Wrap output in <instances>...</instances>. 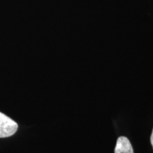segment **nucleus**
<instances>
[{
	"mask_svg": "<svg viewBox=\"0 0 153 153\" xmlns=\"http://www.w3.org/2000/svg\"><path fill=\"white\" fill-rule=\"evenodd\" d=\"M115 153H133L132 145L127 137H118L115 148Z\"/></svg>",
	"mask_w": 153,
	"mask_h": 153,
	"instance_id": "nucleus-2",
	"label": "nucleus"
},
{
	"mask_svg": "<svg viewBox=\"0 0 153 153\" xmlns=\"http://www.w3.org/2000/svg\"><path fill=\"white\" fill-rule=\"evenodd\" d=\"M18 124L11 118L0 112V137H10L16 133Z\"/></svg>",
	"mask_w": 153,
	"mask_h": 153,
	"instance_id": "nucleus-1",
	"label": "nucleus"
},
{
	"mask_svg": "<svg viewBox=\"0 0 153 153\" xmlns=\"http://www.w3.org/2000/svg\"><path fill=\"white\" fill-rule=\"evenodd\" d=\"M150 140H151V144H152V148H153V131H152V135H151Z\"/></svg>",
	"mask_w": 153,
	"mask_h": 153,
	"instance_id": "nucleus-3",
	"label": "nucleus"
}]
</instances>
